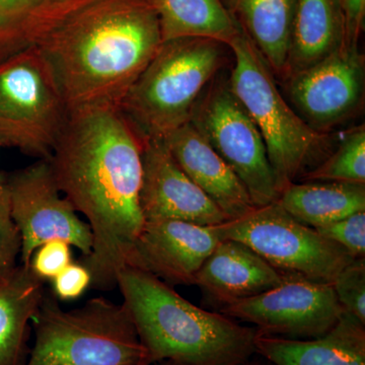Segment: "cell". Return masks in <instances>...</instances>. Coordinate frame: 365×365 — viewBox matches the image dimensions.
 Instances as JSON below:
<instances>
[{
    "instance_id": "27",
    "label": "cell",
    "mask_w": 365,
    "mask_h": 365,
    "mask_svg": "<svg viewBox=\"0 0 365 365\" xmlns=\"http://www.w3.org/2000/svg\"><path fill=\"white\" fill-rule=\"evenodd\" d=\"M314 230L339 245L354 258H365V211Z\"/></svg>"
},
{
    "instance_id": "8",
    "label": "cell",
    "mask_w": 365,
    "mask_h": 365,
    "mask_svg": "<svg viewBox=\"0 0 365 365\" xmlns=\"http://www.w3.org/2000/svg\"><path fill=\"white\" fill-rule=\"evenodd\" d=\"M67 115L37 49L0 67V146L50 160Z\"/></svg>"
},
{
    "instance_id": "23",
    "label": "cell",
    "mask_w": 365,
    "mask_h": 365,
    "mask_svg": "<svg viewBox=\"0 0 365 365\" xmlns=\"http://www.w3.org/2000/svg\"><path fill=\"white\" fill-rule=\"evenodd\" d=\"M160 21L163 42L203 38L228 45L241 26L222 0H151Z\"/></svg>"
},
{
    "instance_id": "11",
    "label": "cell",
    "mask_w": 365,
    "mask_h": 365,
    "mask_svg": "<svg viewBox=\"0 0 365 365\" xmlns=\"http://www.w3.org/2000/svg\"><path fill=\"white\" fill-rule=\"evenodd\" d=\"M220 314L252 324L260 333L311 339L328 332L344 313L332 284L284 277L263 294L218 307Z\"/></svg>"
},
{
    "instance_id": "30",
    "label": "cell",
    "mask_w": 365,
    "mask_h": 365,
    "mask_svg": "<svg viewBox=\"0 0 365 365\" xmlns=\"http://www.w3.org/2000/svg\"><path fill=\"white\" fill-rule=\"evenodd\" d=\"M340 4L344 16L346 44L359 45L364 26L365 0H340Z\"/></svg>"
},
{
    "instance_id": "19",
    "label": "cell",
    "mask_w": 365,
    "mask_h": 365,
    "mask_svg": "<svg viewBox=\"0 0 365 365\" xmlns=\"http://www.w3.org/2000/svg\"><path fill=\"white\" fill-rule=\"evenodd\" d=\"M346 44L340 0H297L285 81Z\"/></svg>"
},
{
    "instance_id": "4",
    "label": "cell",
    "mask_w": 365,
    "mask_h": 365,
    "mask_svg": "<svg viewBox=\"0 0 365 365\" xmlns=\"http://www.w3.org/2000/svg\"><path fill=\"white\" fill-rule=\"evenodd\" d=\"M222 46L203 38L162 43L120 106L143 141L163 140L189 123L209 81L222 68Z\"/></svg>"
},
{
    "instance_id": "3",
    "label": "cell",
    "mask_w": 365,
    "mask_h": 365,
    "mask_svg": "<svg viewBox=\"0 0 365 365\" xmlns=\"http://www.w3.org/2000/svg\"><path fill=\"white\" fill-rule=\"evenodd\" d=\"M117 287L150 364L237 365L256 356V328L196 307L160 278L125 266Z\"/></svg>"
},
{
    "instance_id": "31",
    "label": "cell",
    "mask_w": 365,
    "mask_h": 365,
    "mask_svg": "<svg viewBox=\"0 0 365 365\" xmlns=\"http://www.w3.org/2000/svg\"><path fill=\"white\" fill-rule=\"evenodd\" d=\"M254 362V357L250 361L246 362V364H237V365H253ZM157 365H185L181 364H177V362H173V361H163L160 362V364H157Z\"/></svg>"
},
{
    "instance_id": "7",
    "label": "cell",
    "mask_w": 365,
    "mask_h": 365,
    "mask_svg": "<svg viewBox=\"0 0 365 365\" xmlns=\"http://www.w3.org/2000/svg\"><path fill=\"white\" fill-rule=\"evenodd\" d=\"M211 228L220 241L248 246L284 277L332 284L356 259L314 227L297 222L278 200Z\"/></svg>"
},
{
    "instance_id": "9",
    "label": "cell",
    "mask_w": 365,
    "mask_h": 365,
    "mask_svg": "<svg viewBox=\"0 0 365 365\" xmlns=\"http://www.w3.org/2000/svg\"><path fill=\"white\" fill-rule=\"evenodd\" d=\"M190 123L234 170L255 207L279 199V187L263 137L228 85H212L204 91Z\"/></svg>"
},
{
    "instance_id": "17",
    "label": "cell",
    "mask_w": 365,
    "mask_h": 365,
    "mask_svg": "<svg viewBox=\"0 0 365 365\" xmlns=\"http://www.w3.org/2000/svg\"><path fill=\"white\" fill-rule=\"evenodd\" d=\"M257 356L273 365H365V325L344 312L324 335L289 339L257 331Z\"/></svg>"
},
{
    "instance_id": "32",
    "label": "cell",
    "mask_w": 365,
    "mask_h": 365,
    "mask_svg": "<svg viewBox=\"0 0 365 365\" xmlns=\"http://www.w3.org/2000/svg\"><path fill=\"white\" fill-rule=\"evenodd\" d=\"M260 359H261V357H260ZM261 359L262 360L256 359V357H254L253 365H273V364H271L270 362H268L267 360H265L263 359Z\"/></svg>"
},
{
    "instance_id": "18",
    "label": "cell",
    "mask_w": 365,
    "mask_h": 365,
    "mask_svg": "<svg viewBox=\"0 0 365 365\" xmlns=\"http://www.w3.org/2000/svg\"><path fill=\"white\" fill-rule=\"evenodd\" d=\"M98 0H0V67L37 49L74 14Z\"/></svg>"
},
{
    "instance_id": "33",
    "label": "cell",
    "mask_w": 365,
    "mask_h": 365,
    "mask_svg": "<svg viewBox=\"0 0 365 365\" xmlns=\"http://www.w3.org/2000/svg\"><path fill=\"white\" fill-rule=\"evenodd\" d=\"M137 365H157V364H151L150 362L146 361V360H143V361H141L140 364H138Z\"/></svg>"
},
{
    "instance_id": "28",
    "label": "cell",
    "mask_w": 365,
    "mask_h": 365,
    "mask_svg": "<svg viewBox=\"0 0 365 365\" xmlns=\"http://www.w3.org/2000/svg\"><path fill=\"white\" fill-rule=\"evenodd\" d=\"M71 245L61 239L46 242L31 259L33 272L42 280H52L72 263Z\"/></svg>"
},
{
    "instance_id": "22",
    "label": "cell",
    "mask_w": 365,
    "mask_h": 365,
    "mask_svg": "<svg viewBox=\"0 0 365 365\" xmlns=\"http://www.w3.org/2000/svg\"><path fill=\"white\" fill-rule=\"evenodd\" d=\"M278 202L297 222L321 227L365 211V184L294 182L281 191Z\"/></svg>"
},
{
    "instance_id": "14",
    "label": "cell",
    "mask_w": 365,
    "mask_h": 365,
    "mask_svg": "<svg viewBox=\"0 0 365 365\" xmlns=\"http://www.w3.org/2000/svg\"><path fill=\"white\" fill-rule=\"evenodd\" d=\"M220 241L211 227L174 220L145 222L126 266L167 283L194 285L199 269Z\"/></svg>"
},
{
    "instance_id": "15",
    "label": "cell",
    "mask_w": 365,
    "mask_h": 365,
    "mask_svg": "<svg viewBox=\"0 0 365 365\" xmlns=\"http://www.w3.org/2000/svg\"><path fill=\"white\" fill-rule=\"evenodd\" d=\"M163 141L185 174L228 220H235L253 210V201L241 180L190 122Z\"/></svg>"
},
{
    "instance_id": "24",
    "label": "cell",
    "mask_w": 365,
    "mask_h": 365,
    "mask_svg": "<svg viewBox=\"0 0 365 365\" xmlns=\"http://www.w3.org/2000/svg\"><path fill=\"white\" fill-rule=\"evenodd\" d=\"M300 179L306 182L365 184L364 125L347 132L337 150Z\"/></svg>"
},
{
    "instance_id": "20",
    "label": "cell",
    "mask_w": 365,
    "mask_h": 365,
    "mask_svg": "<svg viewBox=\"0 0 365 365\" xmlns=\"http://www.w3.org/2000/svg\"><path fill=\"white\" fill-rule=\"evenodd\" d=\"M274 76L284 78L297 0H222Z\"/></svg>"
},
{
    "instance_id": "21",
    "label": "cell",
    "mask_w": 365,
    "mask_h": 365,
    "mask_svg": "<svg viewBox=\"0 0 365 365\" xmlns=\"http://www.w3.org/2000/svg\"><path fill=\"white\" fill-rule=\"evenodd\" d=\"M44 280L30 265L0 283V365H24L34 317L45 297Z\"/></svg>"
},
{
    "instance_id": "1",
    "label": "cell",
    "mask_w": 365,
    "mask_h": 365,
    "mask_svg": "<svg viewBox=\"0 0 365 365\" xmlns=\"http://www.w3.org/2000/svg\"><path fill=\"white\" fill-rule=\"evenodd\" d=\"M144 141L119 107L72 110L50 165L57 186L93 234L91 254L81 264L91 287H117L144 220L139 195Z\"/></svg>"
},
{
    "instance_id": "5",
    "label": "cell",
    "mask_w": 365,
    "mask_h": 365,
    "mask_svg": "<svg viewBox=\"0 0 365 365\" xmlns=\"http://www.w3.org/2000/svg\"><path fill=\"white\" fill-rule=\"evenodd\" d=\"M227 46L235 55L228 88L260 131L281 193L328 157L327 134L314 130L288 105L246 34L242 31Z\"/></svg>"
},
{
    "instance_id": "10",
    "label": "cell",
    "mask_w": 365,
    "mask_h": 365,
    "mask_svg": "<svg viewBox=\"0 0 365 365\" xmlns=\"http://www.w3.org/2000/svg\"><path fill=\"white\" fill-rule=\"evenodd\" d=\"M7 181L11 213L21 235V264L30 265L36 250L53 239L64 240L83 257L91 254L90 225L60 192L49 160L7 175Z\"/></svg>"
},
{
    "instance_id": "6",
    "label": "cell",
    "mask_w": 365,
    "mask_h": 365,
    "mask_svg": "<svg viewBox=\"0 0 365 365\" xmlns=\"http://www.w3.org/2000/svg\"><path fill=\"white\" fill-rule=\"evenodd\" d=\"M32 325L35 343L24 365H137L146 360L123 302L95 297L66 311L46 292Z\"/></svg>"
},
{
    "instance_id": "26",
    "label": "cell",
    "mask_w": 365,
    "mask_h": 365,
    "mask_svg": "<svg viewBox=\"0 0 365 365\" xmlns=\"http://www.w3.org/2000/svg\"><path fill=\"white\" fill-rule=\"evenodd\" d=\"M332 285L344 311L365 325V258L346 266Z\"/></svg>"
},
{
    "instance_id": "25",
    "label": "cell",
    "mask_w": 365,
    "mask_h": 365,
    "mask_svg": "<svg viewBox=\"0 0 365 365\" xmlns=\"http://www.w3.org/2000/svg\"><path fill=\"white\" fill-rule=\"evenodd\" d=\"M21 235L11 213L7 174L0 172V283L20 264Z\"/></svg>"
},
{
    "instance_id": "13",
    "label": "cell",
    "mask_w": 365,
    "mask_h": 365,
    "mask_svg": "<svg viewBox=\"0 0 365 365\" xmlns=\"http://www.w3.org/2000/svg\"><path fill=\"white\" fill-rule=\"evenodd\" d=\"M139 202L145 222L174 220L213 227L230 220L185 174L163 140L144 141Z\"/></svg>"
},
{
    "instance_id": "16",
    "label": "cell",
    "mask_w": 365,
    "mask_h": 365,
    "mask_svg": "<svg viewBox=\"0 0 365 365\" xmlns=\"http://www.w3.org/2000/svg\"><path fill=\"white\" fill-rule=\"evenodd\" d=\"M284 279L241 242L222 240L199 269L195 284L218 307L277 287Z\"/></svg>"
},
{
    "instance_id": "12",
    "label": "cell",
    "mask_w": 365,
    "mask_h": 365,
    "mask_svg": "<svg viewBox=\"0 0 365 365\" xmlns=\"http://www.w3.org/2000/svg\"><path fill=\"white\" fill-rule=\"evenodd\" d=\"M284 81L294 111L314 130L327 134L364 106V56L359 45L345 44Z\"/></svg>"
},
{
    "instance_id": "29",
    "label": "cell",
    "mask_w": 365,
    "mask_h": 365,
    "mask_svg": "<svg viewBox=\"0 0 365 365\" xmlns=\"http://www.w3.org/2000/svg\"><path fill=\"white\" fill-rule=\"evenodd\" d=\"M57 299L73 300L85 294L91 287V276L81 263H71L52 279Z\"/></svg>"
},
{
    "instance_id": "2",
    "label": "cell",
    "mask_w": 365,
    "mask_h": 365,
    "mask_svg": "<svg viewBox=\"0 0 365 365\" xmlns=\"http://www.w3.org/2000/svg\"><path fill=\"white\" fill-rule=\"evenodd\" d=\"M162 43L151 0H98L60 26L37 51L69 112L120 108Z\"/></svg>"
}]
</instances>
